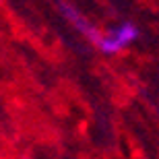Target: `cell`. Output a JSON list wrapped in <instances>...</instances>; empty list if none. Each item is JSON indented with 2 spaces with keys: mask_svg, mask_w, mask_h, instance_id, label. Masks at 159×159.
Segmentation results:
<instances>
[{
  "mask_svg": "<svg viewBox=\"0 0 159 159\" xmlns=\"http://www.w3.org/2000/svg\"><path fill=\"white\" fill-rule=\"evenodd\" d=\"M136 39H139V27L130 21H124V23L112 27L107 33H101L97 48L101 54L114 56V54H120L122 50H126L128 46H132Z\"/></svg>",
  "mask_w": 159,
  "mask_h": 159,
  "instance_id": "cell-1",
  "label": "cell"
},
{
  "mask_svg": "<svg viewBox=\"0 0 159 159\" xmlns=\"http://www.w3.org/2000/svg\"><path fill=\"white\" fill-rule=\"evenodd\" d=\"M60 11H62V15H64V19L68 21V23L75 27V29L81 33V35H85L87 39H91V41H99V37H101V33L97 29H95L93 25H91V21H87V19L83 17L81 12L75 8V6H70V4H66V2H60Z\"/></svg>",
  "mask_w": 159,
  "mask_h": 159,
  "instance_id": "cell-2",
  "label": "cell"
}]
</instances>
